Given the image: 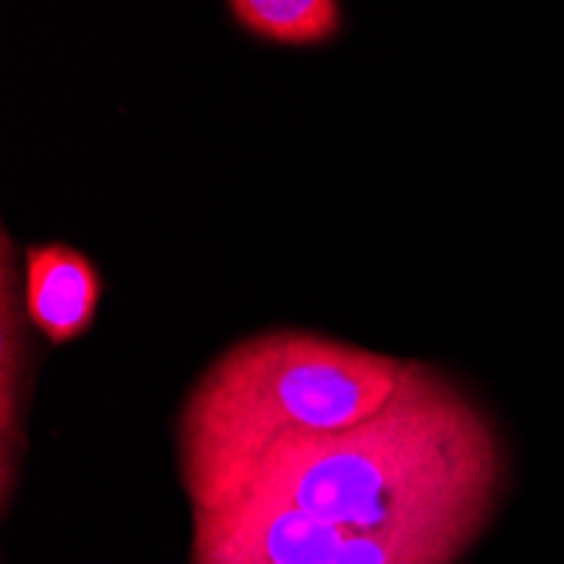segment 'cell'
Wrapping results in <instances>:
<instances>
[{
  "instance_id": "obj_1",
  "label": "cell",
  "mask_w": 564,
  "mask_h": 564,
  "mask_svg": "<svg viewBox=\"0 0 564 564\" xmlns=\"http://www.w3.org/2000/svg\"><path fill=\"white\" fill-rule=\"evenodd\" d=\"M503 487L494 416L413 362L382 413L284 440L227 503L193 510L189 564H456Z\"/></svg>"
},
{
  "instance_id": "obj_2",
  "label": "cell",
  "mask_w": 564,
  "mask_h": 564,
  "mask_svg": "<svg viewBox=\"0 0 564 564\" xmlns=\"http://www.w3.org/2000/svg\"><path fill=\"white\" fill-rule=\"evenodd\" d=\"M409 366L294 328L234 341L196 376L176 416V474L189 507L227 503L291 436L338 433L382 413Z\"/></svg>"
},
{
  "instance_id": "obj_3",
  "label": "cell",
  "mask_w": 564,
  "mask_h": 564,
  "mask_svg": "<svg viewBox=\"0 0 564 564\" xmlns=\"http://www.w3.org/2000/svg\"><path fill=\"white\" fill-rule=\"evenodd\" d=\"M101 291V274L82 250L68 243H34L24 250V307L51 345H68L91 328Z\"/></svg>"
},
{
  "instance_id": "obj_4",
  "label": "cell",
  "mask_w": 564,
  "mask_h": 564,
  "mask_svg": "<svg viewBox=\"0 0 564 564\" xmlns=\"http://www.w3.org/2000/svg\"><path fill=\"white\" fill-rule=\"evenodd\" d=\"M28 307L18 284V258L11 234H4L0 258V503L11 510L14 484L24 459V413L31 389V345H28Z\"/></svg>"
},
{
  "instance_id": "obj_5",
  "label": "cell",
  "mask_w": 564,
  "mask_h": 564,
  "mask_svg": "<svg viewBox=\"0 0 564 564\" xmlns=\"http://www.w3.org/2000/svg\"><path fill=\"white\" fill-rule=\"evenodd\" d=\"M227 8L243 31L271 44L312 47L341 31L338 0H227Z\"/></svg>"
}]
</instances>
